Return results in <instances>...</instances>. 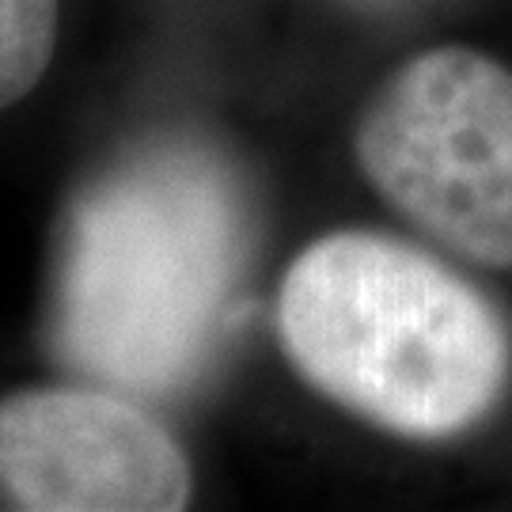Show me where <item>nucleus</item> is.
I'll return each instance as SVG.
<instances>
[{
    "label": "nucleus",
    "instance_id": "obj_1",
    "mask_svg": "<svg viewBox=\"0 0 512 512\" xmlns=\"http://www.w3.org/2000/svg\"><path fill=\"white\" fill-rule=\"evenodd\" d=\"M277 334L319 395L410 440L478 425L512 380L501 311L444 262L376 232H330L293 258Z\"/></svg>",
    "mask_w": 512,
    "mask_h": 512
},
{
    "label": "nucleus",
    "instance_id": "obj_2",
    "mask_svg": "<svg viewBox=\"0 0 512 512\" xmlns=\"http://www.w3.org/2000/svg\"><path fill=\"white\" fill-rule=\"evenodd\" d=\"M236 274V205L198 160H156L99 190L76 224L69 334L122 384H171Z\"/></svg>",
    "mask_w": 512,
    "mask_h": 512
},
{
    "label": "nucleus",
    "instance_id": "obj_3",
    "mask_svg": "<svg viewBox=\"0 0 512 512\" xmlns=\"http://www.w3.org/2000/svg\"><path fill=\"white\" fill-rule=\"evenodd\" d=\"M353 152L399 217L486 270H512V69L433 46L380 84Z\"/></svg>",
    "mask_w": 512,
    "mask_h": 512
},
{
    "label": "nucleus",
    "instance_id": "obj_4",
    "mask_svg": "<svg viewBox=\"0 0 512 512\" xmlns=\"http://www.w3.org/2000/svg\"><path fill=\"white\" fill-rule=\"evenodd\" d=\"M0 494L31 512H179L194 471L141 406L95 387L0 399Z\"/></svg>",
    "mask_w": 512,
    "mask_h": 512
},
{
    "label": "nucleus",
    "instance_id": "obj_5",
    "mask_svg": "<svg viewBox=\"0 0 512 512\" xmlns=\"http://www.w3.org/2000/svg\"><path fill=\"white\" fill-rule=\"evenodd\" d=\"M57 0H0V110L27 99L50 69Z\"/></svg>",
    "mask_w": 512,
    "mask_h": 512
}]
</instances>
